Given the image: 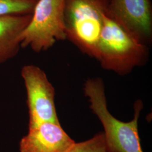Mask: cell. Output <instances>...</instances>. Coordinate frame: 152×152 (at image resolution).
<instances>
[{"mask_svg": "<svg viewBox=\"0 0 152 152\" xmlns=\"http://www.w3.org/2000/svg\"><path fill=\"white\" fill-rule=\"evenodd\" d=\"M68 152H114L109 147L103 132H100L87 140L75 142Z\"/></svg>", "mask_w": 152, "mask_h": 152, "instance_id": "cell-10", "label": "cell"}, {"mask_svg": "<svg viewBox=\"0 0 152 152\" xmlns=\"http://www.w3.org/2000/svg\"><path fill=\"white\" fill-rule=\"evenodd\" d=\"M65 0H38L32 18L20 37L21 48L36 53L46 51L66 39L64 22Z\"/></svg>", "mask_w": 152, "mask_h": 152, "instance_id": "cell-4", "label": "cell"}, {"mask_svg": "<svg viewBox=\"0 0 152 152\" xmlns=\"http://www.w3.org/2000/svg\"><path fill=\"white\" fill-rule=\"evenodd\" d=\"M21 76L27 92L28 128L46 122H59L55 104V89L45 72L34 65L23 66Z\"/></svg>", "mask_w": 152, "mask_h": 152, "instance_id": "cell-5", "label": "cell"}, {"mask_svg": "<svg viewBox=\"0 0 152 152\" xmlns=\"http://www.w3.org/2000/svg\"><path fill=\"white\" fill-rule=\"evenodd\" d=\"M31 18L32 14L0 16V65L18 54L21 48L20 35Z\"/></svg>", "mask_w": 152, "mask_h": 152, "instance_id": "cell-8", "label": "cell"}, {"mask_svg": "<svg viewBox=\"0 0 152 152\" xmlns=\"http://www.w3.org/2000/svg\"><path fill=\"white\" fill-rule=\"evenodd\" d=\"M85 92L90 108L103 126L104 134L114 152H143L138 132V119L142 108L141 101L135 104L134 119L128 122L117 120L109 112L103 83L100 78L88 80Z\"/></svg>", "mask_w": 152, "mask_h": 152, "instance_id": "cell-2", "label": "cell"}, {"mask_svg": "<svg viewBox=\"0 0 152 152\" xmlns=\"http://www.w3.org/2000/svg\"><path fill=\"white\" fill-rule=\"evenodd\" d=\"M60 122H46L28 128L19 142L20 152H68L75 144Z\"/></svg>", "mask_w": 152, "mask_h": 152, "instance_id": "cell-7", "label": "cell"}, {"mask_svg": "<svg viewBox=\"0 0 152 152\" xmlns=\"http://www.w3.org/2000/svg\"><path fill=\"white\" fill-rule=\"evenodd\" d=\"M107 7L99 0H65L66 39L82 53L95 58Z\"/></svg>", "mask_w": 152, "mask_h": 152, "instance_id": "cell-3", "label": "cell"}, {"mask_svg": "<svg viewBox=\"0 0 152 152\" xmlns=\"http://www.w3.org/2000/svg\"><path fill=\"white\" fill-rule=\"evenodd\" d=\"M38 0H0V16L30 15Z\"/></svg>", "mask_w": 152, "mask_h": 152, "instance_id": "cell-9", "label": "cell"}, {"mask_svg": "<svg viewBox=\"0 0 152 152\" xmlns=\"http://www.w3.org/2000/svg\"><path fill=\"white\" fill-rule=\"evenodd\" d=\"M148 54L147 45L127 31L105 12L95 56L104 69L124 75L145 64Z\"/></svg>", "mask_w": 152, "mask_h": 152, "instance_id": "cell-1", "label": "cell"}, {"mask_svg": "<svg viewBox=\"0 0 152 152\" xmlns=\"http://www.w3.org/2000/svg\"><path fill=\"white\" fill-rule=\"evenodd\" d=\"M99 1L103 4L106 7L108 5L109 2L110 1V0H99Z\"/></svg>", "mask_w": 152, "mask_h": 152, "instance_id": "cell-11", "label": "cell"}, {"mask_svg": "<svg viewBox=\"0 0 152 152\" xmlns=\"http://www.w3.org/2000/svg\"><path fill=\"white\" fill-rule=\"evenodd\" d=\"M107 14L142 43L152 38L151 0H110Z\"/></svg>", "mask_w": 152, "mask_h": 152, "instance_id": "cell-6", "label": "cell"}]
</instances>
